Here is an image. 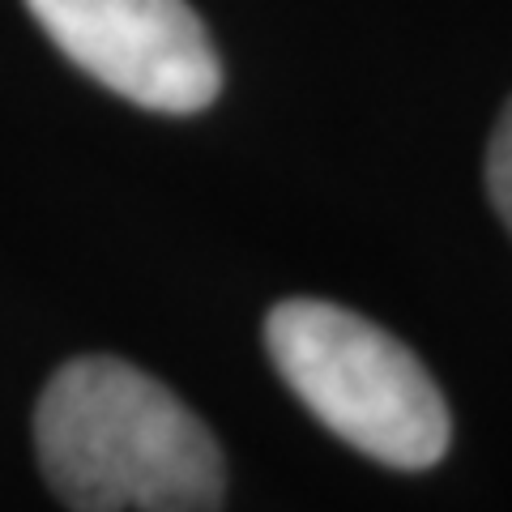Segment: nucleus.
Returning a JSON list of instances; mask_svg holds the SVG:
<instances>
[{
    "label": "nucleus",
    "instance_id": "f257e3e1",
    "mask_svg": "<svg viewBox=\"0 0 512 512\" xmlns=\"http://www.w3.org/2000/svg\"><path fill=\"white\" fill-rule=\"evenodd\" d=\"M39 470L73 512H218L222 448L167 384L86 355L47 380L35 410Z\"/></svg>",
    "mask_w": 512,
    "mask_h": 512
},
{
    "label": "nucleus",
    "instance_id": "f03ea898",
    "mask_svg": "<svg viewBox=\"0 0 512 512\" xmlns=\"http://www.w3.org/2000/svg\"><path fill=\"white\" fill-rule=\"evenodd\" d=\"M278 376L333 436L393 470H431L453 419L406 342L325 299H286L265 320Z\"/></svg>",
    "mask_w": 512,
    "mask_h": 512
},
{
    "label": "nucleus",
    "instance_id": "7ed1b4c3",
    "mask_svg": "<svg viewBox=\"0 0 512 512\" xmlns=\"http://www.w3.org/2000/svg\"><path fill=\"white\" fill-rule=\"evenodd\" d=\"M77 69L120 99L192 116L222 90V64L188 0H26Z\"/></svg>",
    "mask_w": 512,
    "mask_h": 512
},
{
    "label": "nucleus",
    "instance_id": "20e7f679",
    "mask_svg": "<svg viewBox=\"0 0 512 512\" xmlns=\"http://www.w3.org/2000/svg\"><path fill=\"white\" fill-rule=\"evenodd\" d=\"M487 192H491L495 214H500L504 227L512 231V99H508L504 116L491 133V146H487Z\"/></svg>",
    "mask_w": 512,
    "mask_h": 512
}]
</instances>
